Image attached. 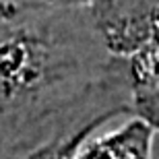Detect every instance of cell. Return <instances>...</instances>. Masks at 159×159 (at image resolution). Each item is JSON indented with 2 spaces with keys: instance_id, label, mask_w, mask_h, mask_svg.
Returning a JSON list of instances; mask_svg holds the SVG:
<instances>
[{
  "instance_id": "1",
  "label": "cell",
  "mask_w": 159,
  "mask_h": 159,
  "mask_svg": "<svg viewBox=\"0 0 159 159\" xmlns=\"http://www.w3.org/2000/svg\"><path fill=\"white\" fill-rule=\"evenodd\" d=\"M128 110L130 64L107 52L87 6L0 21V159H29Z\"/></svg>"
},
{
  "instance_id": "2",
  "label": "cell",
  "mask_w": 159,
  "mask_h": 159,
  "mask_svg": "<svg viewBox=\"0 0 159 159\" xmlns=\"http://www.w3.org/2000/svg\"><path fill=\"white\" fill-rule=\"evenodd\" d=\"M155 130L141 118H132L114 132L89 139L77 159H151Z\"/></svg>"
}]
</instances>
